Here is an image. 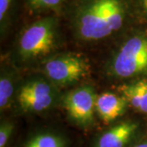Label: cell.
Returning <instances> with one entry per match:
<instances>
[{
	"instance_id": "cell-15",
	"label": "cell",
	"mask_w": 147,
	"mask_h": 147,
	"mask_svg": "<svg viewBox=\"0 0 147 147\" xmlns=\"http://www.w3.org/2000/svg\"><path fill=\"white\" fill-rule=\"evenodd\" d=\"M133 147H147V131Z\"/></svg>"
},
{
	"instance_id": "cell-1",
	"label": "cell",
	"mask_w": 147,
	"mask_h": 147,
	"mask_svg": "<svg viewBox=\"0 0 147 147\" xmlns=\"http://www.w3.org/2000/svg\"><path fill=\"white\" fill-rule=\"evenodd\" d=\"M125 18L123 0H84L74 18V32L82 41H100L119 31Z\"/></svg>"
},
{
	"instance_id": "cell-16",
	"label": "cell",
	"mask_w": 147,
	"mask_h": 147,
	"mask_svg": "<svg viewBox=\"0 0 147 147\" xmlns=\"http://www.w3.org/2000/svg\"><path fill=\"white\" fill-rule=\"evenodd\" d=\"M139 2L144 15L147 17V0H139Z\"/></svg>"
},
{
	"instance_id": "cell-5",
	"label": "cell",
	"mask_w": 147,
	"mask_h": 147,
	"mask_svg": "<svg viewBox=\"0 0 147 147\" xmlns=\"http://www.w3.org/2000/svg\"><path fill=\"white\" fill-rule=\"evenodd\" d=\"M40 71L60 89L78 84L88 76L90 64L81 54L61 53L41 61Z\"/></svg>"
},
{
	"instance_id": "cell-6",
	"label": "cell",
	"mask_w": 147,
	"mask_h": 147,
	"mask_svg": "<svg viewBox=\"0 0 147 147\" xmlns=\"http://www.w3.org/2000/svg\"><path fill=\"white\" fill-rule=\"evenodd\" d=\"M97 95L90 85L79 86L64 95L61 104L70 124L84 131L94 129L97 119L96 115Z\"/></svg>"
},
{
	"instance_id": "cell-4",
	"label": "cell",
	"mask_w": 147,
	"mask_h": 147,
	"mask_svg": "<svg viewBox=\"0 0 147 147\" xmlns=\"http://www.w3.org/2000/svg\"><path fill=\"white\" fill-rule=\"evenodd\" d=\"M60 89L45 77H32L22 82L16 102L21 114L38 115L54 108L61 100Z\"/></svg>"
},
{
	"instance_id": "cell-8",
	"label": "cell",
	"mask_w": 147,
	"mask_h": 147,
	"mask_svg": "<svg viewBox=\"0 0 147 147\" xmlns=\"http://www.w3.org/2000/svg\"><path fill=\"white\" fill-rule=\"evenodd\" d=\"M128 103L124 96L111 92L97 95L96 100V118L105 126L123 119L126 114Z\"/></svg>"
},
{
	"instance_id": "cell-12",
	"label": "cell",
	"mask_w": 147,
	"mask_h": 147,
	"mask_svg": "<svg viewBox=\"0 0 147 147\" xmlns=\"http://www.w3.org/2000/svg\"><path fill=\"white\" fill-rule=\"evenodd\" d=\"M16 131V123L3 119L0 123V147H11Z\"/></svg>"
},
{
	"instance_id": "cell-14",
	"label": "cell",
	"mask_w": 147,
	"mask_h": 147,
	"mask_svg": "<svg viewBox=\"0 0 147 147\" xmlns=\"http://www.w3.org/2000/svg\"><path fill=\"white\" fill-rule=\"evenodd\" d=\"M12 0H0V21L1 26L5 21L7 15L9 11Z\"/></svg>"
},
{
	"instance_id": "cell-2",
	"label": "cell",
	"mask_w": 147,
	"mask_h": 147,
	"mask_svg": "<svg viewBox=\"0 0 147 147\" xmlns=\"http://www.w3.org/2000/svg\"><path fill=\"white\" fill-rule=\"evenodd\" d=\"M106 72L118 80L147 76V30L132 33L116 47L106 64Z\"/></svg>"
},
{
	"instance_id": "cell-10",
	"label": "cell",
	"mask_w": 147,
	"mask_h": 147,
	"mask_svg": "<svg viewBox=\"0 0 147 147\" xmlns=\"http://www.w3.org/2000/svg\"><path fill=\"white\" fill-rule=\"evenodd\" d=\"M118 91L137 112L147 115V79L131 80L120 85Z\"/></svg>"
},
{
	"instance_id": "cell-13",
	"label": "cell",
	"mask_w": 147,
	"mask_h": 147,
	"mask_svg": "<svg viewBox=\"0 0 147 147\" xmlns=\"http://www.w3.org/2000/svg\"><path fill=\"white\" fill-rule=\"evenodd\" d=\"M29 4L34 9L55 8L57 7L64 0H28Z\"/></svg>"
},
{
	"instance_id": "cell-7",
	"label": "cell",
	"mask_w": 147,
	"mask_h": 147,
	"mask_svg": "<svg viewBox=\"0 0 147 147\" xmlns=\"http://www.w3.org/2000/svg\"><path fill=\"white\" fill-rule=\"evenodd\" d=\"M146 131L142 120L121 119L95 133L88 147H133Z\"/></svg>"
},
{
	"instance_id": "cell-9",
	"label": "cell",
	"mask_w": 147,
	"mask_h": 147,
	"mask_svg": "<svg viewBox=\"0 0 147 147\" xmlns=\"http://www.w3.org/2000/svg\"><path fill=\"white\" fill-rule=\"evenodd\" d=\"M71 137L64 130L54 127H42L32 131L17 147H73Z\"/></svg>"
},
{
	"instance_id": "cell-11",
	"label": "cell",
	"mask_w": 147,
	"mask_h": 147,
	"mask_svg": "<svg viewBox=\"0 0 147 147\" xmlns=\"http://www.w3.org/2000/svg\"><path fill=\"white\" fill-rule=\"evenodd\" d=\"M20 84L17 82L16 72L13 69L2 65L0 74V110L5 113L16 102Z\"/></svg>"
},
{
	"instance_id": "cell-3",
	"label": "cell",
	"mask_w": 147,
	"mask_h": 147,
	"mask_svg": "<svg viewBox=\"0 0 147 147\" xmlns=\"http://www.w3.org/2000/svg\"><path fill=\"white\" fill-rule=\"evenodd\" d=\"M57 23L52 17L37 21L24 30L16 46L17 59L21 63L42 61L53 56L59 43Z\"/></svg>"
}]
</instances>
